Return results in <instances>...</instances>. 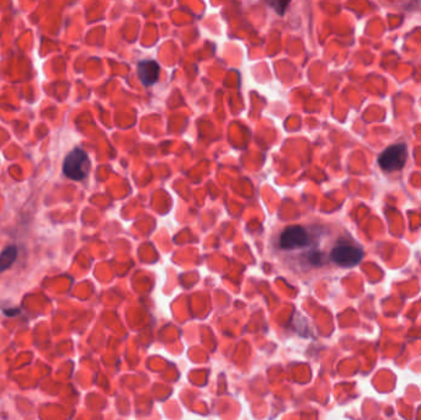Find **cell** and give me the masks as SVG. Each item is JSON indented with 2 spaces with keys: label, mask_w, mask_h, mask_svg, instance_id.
Segmentation results:
<instances>
[{
  "label": "cell",
  "mask_w": 421,
  "mask_h": 420,
  "mask_svg": "<svg viewBox=\"0 0 421 420\" xmlns=\"http://www.w3.org/2000/svg\"><path fill=\"white\" fill-rule=\"evenodd\" d=\"M90 171V160L83 149L75 148L70 152L63 163L64 176L72 180H83Z\"/></svg>",
  "instance_id": "6da1fadb"
},
{
  "label": "cell",
  "mask_w": 421,
  "mask_h": 420,
  "mask_svg": "<svg viewBox=\"0 0 421 420\" xmlns=\"http://www.w3.org/2000/svg\"><path fill=\"white\" fill-rule=\"evenodd\" d=\"M408 158V149L406 144H395L390 148L386 149L382 155H379V166L384 171H397L403 169Z\"/></svg>",
  "instance_id": "7a4b0ae2"
},
{
  "label": "cell",
  "mask_w": 421,
  "mask_h": 420,
  "mask_svg": "<svg viewBox=\"0 0 421 420\" xmlns=\"http://www.w3.org/2000/svg\"><path fill=\"white\" fill-rule=\"evenodd\" d=\"M310 235L303 227H288L280 234L278 245L283 250H294L308 247Z\"/></svg>",
  "instance_id": "3957f363"
},
{
  "label": "cell",
  "mask_w": 421,
  "mask_h": 420,
  "mask_svg": "<svg viewBox=\"0 0 421 420\" xmlns=\"http://www.w3.org/2000/svg\"><path fill=\"white\" fill-rule=\"evenodd\" d=\"M331 258L337 265L351 267L358 265V263L363 260V251L355 245L342 243L336 245L335 248L331 250Z\"/></svg>",
  "instance_id": "277c9868"
},
{
  "label": "cell",
  "mask_w": 421,
  "mask_h": 420,
  "mask_svg": "<svg viewBox=\"0 0 421 420\" xmlns=\"http://www.w3.org/2000/svg\"><path fill=\"white\" fill-rule=\"evenodd\" d=\"M139 79L142 80L144 86H153L159 79V65L154 61H142L139 62L138 67Z\"/></svg>",
  "instance_id": "5b68a950"
},
{
  "label": "cell",
  "mask_w": 421,
  "mask_h": 420,
  "mask_svg": "<svg viewBox=\"0 0 421 420\" xmlns=\"http://www.w3.org/2000/svg\"><path fill=\"white\" fill-rule=\"evenodd\" d=\"M17 258V248L14 245L6 247V249L0 253V274L9 269Z\"/></svg>",
  "instance_id": "8992f818"
},
{
  "label": "cell",
  "mask_w": 421,
  "mask_h": 420,
  "mask_svg": "<svg viewBox=\"0 0 421 420\" xmlns=\"http://www.w3.org/2000/svg\"><path fill=\"white\" fill-rule=\"evenodd\" d=\"M270 6H273L276 11H278V14H281L283 15V11L286 10L285 8L288 6V1H285V3H271Z\"/></svg>",
  "instance_id": "52a82bcc"
}]
</instances>
